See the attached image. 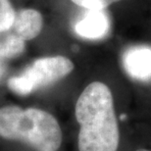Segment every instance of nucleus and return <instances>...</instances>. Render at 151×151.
<instances>
[{
	"instance_id": "1",
	"label": "nucleus",
	"mask_w": 151,
	"mask_h": 151,
	"mask_svg": "<svg viewBox=\"0 0 151 151\" xmlns=\"http://www.w3.org/2000/svg\"><path fill=\"white\" fill-rule=\"evenodd\" d=\"M78 151H117L120 132L112 92L100 81L89 83L76 104Z\"/></svg>"
},
{
	"instance_id": "2",
	"label": "nucleus",
	"mask_w": 151,
	"mask_h": 151,
	"mask_svg": "<svg viewBox=\"0 0 151 151\" xmlns=\"http://www.w3.org/2000/svg\"><path fill=\"white\" fill-rule=\"evenodd\" d=\"M0 137L24 141L37 151H57L63 137L53 115L37 108L23 109L15 105L0 108Z\"/></svg>"
},
{
	"instance_id": "3",
	"label": "nucleus",
	"mask_w": 151,
	"mask_h": 151,
	"mask_svg": "<svg viewBox=\"0 0 151 151\" xmlns=\"http://www.w3.org/2000/svg\"><path fill=\"white\" fill-rule=\"evenodd\" d=\"M73 70V62L65 56L42 57L35 60L20 75L9 78L8 87L16 94L26 96L62 80Z\"/></svg>"
},
{
	"instance_id": "4",
	"label": "nucleus",
	"mask_w": 151,
	"mask_h": 151,
	"mask_svg": "<svg viewBox=\"0 0 151 151\" xmlns=\"http://www.w3.org/2000/svg\"><path fill=\"white\" fill-rule=\"evenodd\" d=\"M127 75L134 81H151V46L134 45L129 47L122 56Z\"/></svg>"
},
{
	"instance_id": "5",
	"label": "nucleus",
	"mask_w": 151,
	"mask_h": 151,
	"mask_svg": "<svg viewBox=\"0 0 151 151\" xmlns=\"http://www.w3.org/2000/svg\"><path fill=\"white\" fill-rule=\"evenodd\" d=\"M84 17L75 26V32L81 37L96 40L110 32L111 20L104 9H87Z\"/></svg>"
},
{
	"instance_id": "6",
	"label": "nucleus",
	"mask_w": 151,
	"mask_h": 151,
	"mask_svg": "<svg viewBox=\"0 0 151 151\" xmlns=\"http://www.w3.org/2000/svg\"><path fill=\"white\" fill-rule=\"evenodd\" d=\"M43 27V18L35 9H22L16 12L13 26L11 29L16 32L24 40H32L41 32Z\"/></svg>"
},
{
	"instance_id": "7",
	"label": "nucleus",
	"mask_w": 151,
	"mask_h": 151,
	"mask_svg": "<svg viewBox=\"0 0 151 151\" xmlns=\"http://www.w3.org/2000/svg\"><path fill=\"white\" fill-rule=\"evenodd\" d=\"M26 40L19 37L13 29L0 32V57L16 58L25 52Z\"/></svg>"
},
{
	"instance_id": "8",
	"label": "nucleus",
	"mask_w": 151,
	"mask_h": 151,
	"mask_svg": "<svg viewBox=\"0 0 151 151\" xmlns=\"http://www.w3.org/2000/svg\"><path fill=\"white\" fill-rule=\"evenodd\" d=\"M16 11L9 0H0V32L9 29L13 26Z\"/></svg>"
},
{
	"instance_id": "9",
	"label": "nucleus",
	"mask_w": 151,
	"mask_h": 151,
	"mask_svg": "<svg viewBox=\"0 0 151 151\" xmlns=\"http://www.w3.org/2000/svg\"><path fill=\"white\" fill-rule=\"evenodd\" d=\"M76 5L86 9H105L120 0H71Z\"/></svg>"
},
{
	"instance_id": "10",
	"label": "nucleus",
	"mask_w": 151,
	"mask_h": 151,
	"mask_svg": "<svg viewBox=\"0 0 151 151\" xmlns=\"http://www.w3.org/2000/svg\"><path fill=\"white\" fill-rule=\"evenodd\" d=\"M3 73H4V66H3L1 61H0V77L3 75Z\"/></svg>"
},
{
	"instance_id": "11",
	"label": "nucleus",
	"mask_w": 151,
	"mask_h": 151,
	"mask_svg": "<svg viewBox=\"0 0 151 151\" xmlns=\"http://www.w3.org/2000/svg\"><path fill=\"white\" fill-rule=\"evenodd\" d=\"M135 151H151V150H148V149H145V148H140V149H137Z\"/></svg>"
}]
</instances>
